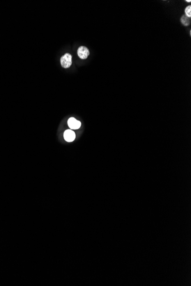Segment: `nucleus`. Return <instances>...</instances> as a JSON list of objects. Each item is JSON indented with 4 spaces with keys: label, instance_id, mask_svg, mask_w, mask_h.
I'll return each instance as SVG.
<instances>
[{
    "label": "nucleus",
    "instance_id": "f257e3e1",
    "mask_svg": "<svg viewBox=\"0 0 191 286\" xmlns=\"http://www.w3.org/2000/svg\"><path fill=\"white\" fill-rule=\"evenodd\" d=\"M72 57L69 53H66L61 58V64L64 68L69 67L72 64Z\"/></svg>",
    "mask_w": 191,
    "mask_h": 286
},
{
    "label": "nucleus",
    "instance_id": "f03ea898",
    "mask_svg": "<svg viewBox=\"0 0 191 286\" xmlns=\"http://www.w3.org/2000/svg\"><path fill=\"white\" fill-rule=\"evenodd\" d=\"M89 50L85 47H80L77 50L78 56L82 60H85L88 58L89 55Z\"/></svg>",
    "mask_w": 191,
    "mask_h": 286
},
{
    "label": "nucleus",
    "instance_id": "7ed1b4c3",
    "mask_svg": "<svg viewBox=\"0 0 191 286\" xmlns=\"http://www.w3.org/2000/svg\"><path fill=\"white\" fill-rule=\"evenodd\" d=\"M68 124L69 127L72 130H76L80 128L81 123L79 121L76 119L75 118H70L68 121Z\"/></svg>",
    "mask_w": 191,
    "mask_h": 286
},
{
    "label": "nucleus",
    "instance_id": "20e7f679",
    "mask_svg": "<svg viewBox=\"0 0 191 286\" xmlns=\"http://www.w3.org/2000/svg\"><path fill=\"white\" fill-rule=\"evenodd\" d=\"M64 137L65 140L67 142H73L75 138L76 134L75 132L72 130H66L64 133Z\"/></svg>",
    "mask_w": 191,
    "mask_h": 286
},
{
    "label": "nucleus",
    "instance_id": "39448f33",
    "mask_svg": "<svg viewBox=\"0 0 191 286\" xmlns=\"http://www.w3.org/2000/svg\"><path fill=\"white\" fill-rule=\"evenodd\" d=\"M181 22L184 26H188L191 23V18L183 15L181 18Z\"/></svg>",
    "mask_w": 191,
    "mask_h": 286
},
{
    "label": "nucleus",
    "instance_id": "423d86ee",
    "mask_svg": "<svg viewBox=\"0 0 191 286\" xmlns=\"http://www.w3.org/2000/svg\"><path fill=\"white\" fill-rule=\"evenodd\" d=\"M185 13L186 14L185 16L191 18V6H188L185 10Z\"/></svg>",
    "mask_w": 191,
    "mask_h": 286
},
{
    "label": "nucleus",
    "instance_id": "0eeeda50",
    "mask_svg": "<svg viewBox=\"0 0 191 286\" xmlns=\"http://www.w3.org/2000/svg\"><path fill=\"white\" fill-rule=\"evenodd\" d=\"M186 2H191V0H189V1H188V0H187V1H186Z\"/></svg>",
    "mask_w": 191,
    "mask_h": 286
}]
</instances>
